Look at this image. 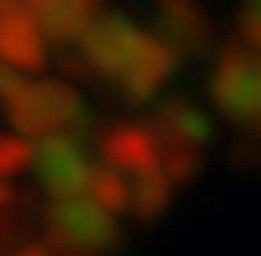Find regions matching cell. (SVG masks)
<instances>
[{
  "label": "cell",
  "instance_id": "9",
  "mask_svg": "<svg viewBox=\"0 0 261 256\" xmlns=\"http://www.w3.org/2000/svg\"><path fill=\"white\" fill-rule=\"evenodd\" d=\"M20 5L40 20V31L50 35V40H70V45L100 15V0H20Z\"/></svg>",
  "mask_w": 261,
  "mask_h": 256
},
{
  "label": "cell",
  "instance_id": "12",
  "mask_svg": "<svg viewBox=\"0 0 261 256\" xmlns=\"http://www.w3.org/2000/svg\"><path fill=\"white\" fill-rule=\"evenodd\" d=\"M241 40L261 45V0H246L241 5Z\"/></svg>",
  "mask_w": 261,
  "mask_h": 256
},
{
  "label": "cell",
  "instance_id": "13",
  "mask_svg": "<svg viewBox=\"0 0 261 256\" xmlns=\"http://www.w3.org/2000/svg\"><path fill=\"white\" fill-rule=\"evenodd\" d=\"M10 256H65V251H56L50 241H31V246H15Z\"/></svg>",
  "mask_w": 261,
  "mask_h": 256
},
{
  "label": "cell",
  "instance_id": "7",
  "mask_svg": "<svg viewBox=\"0 0 261 256\" xmlns=\"http://www.w3.org/2000/svg\"><path fill=\"white\" fill-rule=\"evenodd\" d=\"M50 61V35L40 31L20 0H0V65L15 75H35Z\"/></svg>",
  "mask_w": 261,
  "mask_h": 256
},
{
  "label": "cell",
  "instance_id": "11",
  "mask_svg": "<svg viewBox=\"0 0 261 256\" xmlns=\"http://www.w3.org/2000/svg\"><path fill=\"white\" fill-rule=\"evenodd\" d=\"M31 161H35V141H25L20 131L0 136V206L15 201V176H31Z\"/></svg>",
  "mask_w": 261,
  "mask_h": 256
},
{
  "label": "cell",
  "instance_id": "4",
  "mask_svg": "<svg viewBox=\"0 0 261 256\" xmlns=\"http://www.w3.org/2000/svg\"><path fill=\"white\" fill-rule=\"evenodd\" d=\"M211 106L216 116L241 131H261V45L231 40L211 61Z\"/></svg>",
  "mask_w": 261,
  "mask_h": 256
},
{
  "label": "cell",
  "instance_id": "2",
  "mask_svg": "<svg viewBox=\"0 0 261 256\" xmlns=\"http://www.w3.org/2000/svg\"><path fill=\"white\" fill-rule=\"evenodd\" d=\"M0 111H5V121L10 131H20L25 141H56V136H81L86 126V96L61 81V75H20L15 86H10V96L0 100Z\"/></svg>",
  "mask_w": 261,
  "mask_h": 256
},
{
  "label": "cell",
  "instance_id": "5",
  "mask_svg": "<svg viewBox=\"0 0 261 256\" xmlns=\"http://www.w3.org/2000/svg\"><path fill=\"white\" fill-rule=\"evenodd\" d=\"M146 126L156 131V146H161V161L166 171L176 176V186L181 181H191L196 166H201V156H206V146H211V116L196 106V100L186 96H166L156 111H151V121Z\"/></svg>",
  "mask_w": 261,
  "mask_h": 256
},
{
  "label": "cell",
  "instance_id": "6",
  "mask_svg": "<svg viewBox=\"0 0 261 256\" xmlns=\"http://www.w3.org/2000/svg\"><path fill=\"white\" fill-rule=\"evenodd\" d=\"M96 166H100V156L81 136H56V141H40V146H35L31 181H35V191L45 196V201H65V196L91 191Z\"/></svg>",
  "mask_w": 261,
  "mask_h": 256
},
{
  "label": "cell",
  "instance_id": "3",
  "mask_svg": "<svg viewBox=\"0 0 261 256\" xmlns=\"http://www.w3.org/2000/svg\"><path fill=\"white\" fill-rule=\"evenodd\" d=\"M121 221L126 216H116L106 201L81 191L45 206V241L65 256H111L121 246Z\"/></svg>",
  "mask_w": 261,
  "mask_h": 256
},
{
  "label": "cell",
  "instance_id": "8",
  "mask_svg": "<svg viewBox=\"0 0 261 256\" xmlns=\"http://www.w3.org/2000/svg\"><path fill=\"white\" fill-rule=\"evenodd\" d=\"M96 156L106 161V166H116L121 176H130V181L166 171L161 146H156V131H151V126H136V121H121V126L100 131V136H96Z\"/></svg>",
  "mask_w": 261,
  "mask_h": 256
},
{
  "label": "cell",
  "instance_id": "1",
  "mask_svg": "<svg viewBox=\"0 0 261 256\" xmlns=\"http://www.w3.org/2000/svg\"><path fill=\"white\" fill-rule=\"evenodd\" d=\"M75 50H81V65L121 100H156L181 65V56L161 40L156 25H141L121 10H111V15L100 10L86 25V35L75 40Z\"/></svg>",
  "mask_w": 261,
  "mask_h": 256
},
{
  "label": "cell",
  "instance_id": "10",
  "mask_svg": "<svg viewBox=\"0 0 261 256\" xmlns=\"http://www.w3.org/2000/svg\"><path fill=\"white\" fill-rule=\"evenodd\" d=\"M156 31H161V40L186 61V56H196L201 45H206V35H211V25H206V15L196 10L191 0H166L161 15H156Z\"/></svg>",
  "mask_w": 261,
  "mask_h": 256
}]
</instances>
